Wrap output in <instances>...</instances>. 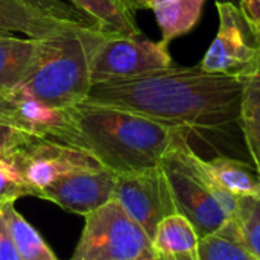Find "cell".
<instances>
[{"label": "cell", "instance_id": "6da1fadb", "mask_svg": "<svg viewBox=\"0 0 260 260\" xmlns=\"http://www.w3.org/2000/svg\"><path fill=\"white\" fill-rule=\"evenodd\" d=\"M245 79L198 66H172L129 79L93 84L84 102L136 113L171 128L209 139L239 126Z\"/></svg>", "mask_w": 260, "mask_h": 260}, {"label": "cell", "instance_id": "7a4b0ae2", "mask_svg": "<svg viewBox=\"0 0 260 260\" xmlns=\"http://www.w3.org/2000/svg\"><path fill=\"white\" fill-rule=\"evenodd\" d=\"M67 113V125L50 140L90 154L116 175L158 166L181 131L107 105L82 102Z\"/></svg>", "mask_w": 260, "mask_h": 260}, {"label": "cell", "instance_id": "3957f363", "mask_svg": "<svg viewBox=\"0 0 260 260\" xmlns=\"http://www.w3.org/2000/svg\"><path fill=\"white\" fill-rule=\"evenodd\" d=\"M99 35L104 34L70 27L41 38L30 69L8 93L29 96L61 110L82 104L91 88L90 55Z\"/></svg>", "mask_w": 260, "mask_h": 260}, {"label": "cell", "instance_id": "277c9868", "mask_svg": "<svg viewBox=\"0 0 260 260\" xmlns=\"http://www.w3.org/2000/svg\"><path fill=\"white\" fill-rule=\"evenodd\" d=\"M160 168L171 187L177 213L193 225L198 239L213 235L235 218L239 200L213 181L186 133H177Z\"/></svg>", "mask_w": 260, "mask_h": 260}, {"label": "cell", "instance_id": "5b68a950", "mask_svg": "<svg viewBox=\"0 0 260 260\" xmlns=\"http://www.w3.org/2000/svg\"><path fill=\"white\" fill-rule=\"evenodd\" d=\"M84 218L72 260H157L152 239L114 198Z\"/></svg>", "mask_w": 260, "mask_h": 260}, {"label": "cell", "instance_id": "8992f818", "mask_svg": "<svg viewBox=\"0 0 260 260\" xmlns=\"http://www.w3.org/2000/svg\"><path fill=\"white\" fill-rule=\"evenodd\" d=\"M175 66L168 43L139 37L99 35L91 47V85L111 79H129Z\"/></svg>", "mask_w": 260, "mask_h": 260}, {"label": "cell", "instance_id": "52a82bcc", "mask_svg": "<svg viewBox=\"0 0 260 260\" xmlns=\"http://www.w3.org/2000/svg\"><path fill=\"white\" fill-rule=\"evenodd\" d=\"M219 29L203 56L206 72L247 79L260 67V40L233 2L218 0Z\"/></svg>", "mask_w": 260, "mask_h": 260}, {"label": "cell", "instance_id": "ba28073f", "mask_svg": "<svg viewBox=\"0 0 260 260\" xmlns=\"http://www.w3.org/2000/svg\"><path fill=\"white\" fill-rule=\"evenodd\" d=\"M5 157L14 163L34 197L70 172L101 166L90 154L78 148L41 137H34Z\"/></svg>", "mask_w": 260, "mask_h": 260}, {"label": "cell", "instance_id": "9c48e42d", "mask_svg": "<svg viewBox=\"0 0 260 260\" xmlns=\"http://www.w3.org/2000/svg\"><path fill=\"white\" fill-rule=\"evenodd\" d=\"M122 209L152 239L158 224L177 213L168 180L160 168H151L116 178L114 197Z\"/></svg>", "mask_w": 260, "mask_h": 260}, {"label": "cell", "instance_id": "30bf717a", "mask_svg": "<svg viewBox=\"0 0 260 260\" xmlns=\"http://www.w3.org/2000/svg\"><path fill=\"white\" fill-rule=\"evenodd\" d=\"M116 178L117 175L104 166L81 169L58 178L37 197L85 216L113 200Z\"/></svg>", "mask_w": 260, "mask_h": 260}, {"label": "cell", "instance_id": "8fae6325", "mask_svg": "<svg viewBox=\"0 0 260 260\" xmlns=\"http://www.w3.org/2000/svg\"><path fill=\"white\" fill-rule=\"evenodd\" d=\"M203 161L213 181L229 195L238 200L260 195V175L253 163L227 155L203 158Z\"/></svg>", "mask_w": 260, "mask_h": 260}, {"label": "cell", "instance_id": "7c38bea8", "mask_svg": "<svg viewBox=\"0 0 260 260\" xmlns=\"http://www.w3.org/2000/svg\"><path fill=\"white\" fill-rule=\"evenodd\" d=\"M41 38L0 37V93L15 88L30 69Z\"/></svg>", "mask_w": 260, "mask_h": 260}, {"label": "cell", "instance_id": "4fadbf2b", "mask_svg": "<svg viewBox=\"0 0 260 260\" xmlns=\"http://www.w3.org/2000/svg\"><path fill=\"white\" fill-rule=\"evenodd\" d=\"M206 0H152L157 24L161 30V41L168 43L190 32L201 18Z\"/></svg>", "mask_w": 260, "mask_h": 260}, {"label": "cell", "instance_id": "5bb4252c", "mask_svg": "<svg viewBox=\"0 0 260 260\" xmlns=\"http://www.w3.org/2000/svg\"><path fill=\"white\" fill-rule=\"evenodd\" d=\"M17 107V125L37 137L53 139L69 122L67 110L53 108L29 96H14Z\"/></svg>", "mask_w": 260, "mask_h": 260}, {"label": "cell", "instance_id": "9a60e30c", "mask_svg": "<svg viewBox=\"0 0 260 260\" xmlns=\"http://www.w3.org/2000/svg\"><path fill=\"white\" fill-rule=\"evenodd\" d=\"M70 27L73 26L62 24L35 14L17 0H0V32H18L30 38H47Z\"/></svg>", "mask_w": 260, "mask_h": 260}, {"label": "cell", "instance_id": "2e32d148", "mask_svg": "<svg viewBox=\"0 0 260 260\" xmlns=\"http://www.w3.org/2000/svg\"><path fill=\"white\" fill-rule=\"evenodd\" d=\"M78 8L93 17L104 35L140 37L142 32L131 12L120 0H72Z\"/></svg>", "mask_w": 260, "mask_h": 260}, {"label": "cell", "instance_id": "e0dca14e", "mask_svg": "<svg viewBox=\"0 0 260 260\" xmlns=\"http://www.w3.org/2000/svg\"><path fill=\"white\" fill-rule=\"evenodd\" d=\"M0 212L3 213L21 260H58L40 233L17 212L14 201L3 203L0 206Z\"/></svg>", "mask_w": 260, "mask_h": 260}, {"label": "cell", "instance_id": "ac0fdd59", "mask_svg": "<svg viewBox=\"0 0 260 260\" xmlns=\"http://www.w3.org/2000/svg\"><path fill=\"white\" fill-rule=\"evenodd\" d=\"M198 235L193 225L180 213L165 218L152 238V245L160 256H175L186 253H197Z\"/></svg>", "mask_w": 260, "mask_h": 260}, {"label": "cell", "instance_id": "d6986e66", "mask_svg": "<svg viewBox=\"0 0 260 260\" xmlns=\"http://www.w3.org/2000/svg\"><path fill=\"white\" fill-rule=\"evenodd\" d=\"M198 260H257L247 248L235 218L213 235L198 241Z\"/></svg>", "mask_w": 260, "mask_h": 260}, {"label": "cell", "instance_id": "ffe728a7", "mask_svg": "<svg viewBox=\"0 0 260 260\" xmlns=\"http://www.w3.org/2000/svg\"><path fill=\"white\" fill-rule=\"evenodd\" d=\"M239 126L251 158L260 175V67L245 79Z\"/></svg>", "mask_w": 260, "mask_h": 260}, {"label": "cell", "instance_id": "44dd1931", "mask_svg": "<svg viewBox=\"0 0 260 260\" xmlns=\"http://www.w3.org/2000/svg\"><path fill=\"white\" fill-rule=\"evenodd\" d=\"M35 14L62 24L101 34L98 21L70 0H17Z\"/></svg>", "mask_w": 260, "mask_h": 260}, {"label": "cell", "instance_id": "7402d4cb", "mask_svg": "<svg viewBox=\"0 0 260 260\" xmlns=\"http://www.w3.org/2000/svg\"><path fill=\"white\" fill-rule=\"evenodd\" d=\"M235 221L250 253L260 260V195L241 198Z\"/></svg>", "mask_w": 260, "mask_h": 260}, {"label": "cell", "instance_id": "603a6c76", "mask_svg": "<svg viewBox=\"0 0 260 260\" xmlns=\"http://www.w3.org/2000/svg\"><path fill=\"white\" fill-rule=\"evenodd\" d=\"M24 195H30V190L21 180L17 168L8 157H0V206Z\"/></svg>", "mask_w": 260, "mask_h": 260}, {"label": "cell", "instance_id": "cb8c5ba5", "mask_svg": "<svg viewBox=\"0 0 260 260\" xmlns=\"http://www.w3.org/2000/svg\"><path fill=\"white\" fill-rule=\"evenodd\" d=\"M34 137L32 133L27 129L6 120H0V157L8 155L9 152L15 151L17 148L26 145Z\"/></svg>", "mask_w": 260, "mask_h": 260}, {"label": "cell", "instance_id": "d4e9b609", "mask_svg": "<svg viewBox=\"0 0 260 260\" xmlns=\"http://www.w3.org/2000/svg\"><path fill=\"white\" fill-rule=\"evenodd\" d=\"M0 260H21L2 212H0Z\"/></svg>", "mask_w": 260, "mask_h": 260}, {"label": "cell", "instance_id": "484cf974", "mask_svg": "<svg viewBox=\"0 0 260 260\" xmlns=\"http://www.w3.org/2000/svg\"><path fill=\"white\" fill-rule=\"evenodd\" d=\"M239 8L260 40V0H241Z\"/></svg>", "mask_w": 260, "mask_h": 260}, {"label": "cell", "instance_id": "4316f807", "mask_svg": "<svg viewBox=\"0 0 260 260\" xmlns=\"http://www.w3.org/2000/svg\"><path fill=\"white\" fill-rule=\"evenodd\" d=\"M0 120L12 122L17 125V107L9 93H0Z\"/></svg>", "mask_w": 260, "mask_h": 260}, {"label": "cell", "instance_id": "83f0119b", "mask_svg": "<svg viewBox=\"0 0 260 260\" xmlns=\"http://www.w3.org/2000/svg\"><path fill=\"white\" fill-rule=\"evenodd\" d=\"M131 12H136L139 9H149L152 0H120Z\"/></svg>", "mask_w": 260, "mask_h": 260}, {"label": "cell", "instance_id": "f1b7e54d", "mask_svg": "<svg viewBox=\"0 0 260 260\" xmlns=\"http://www.w3.org/2000/svg\"><path fill=\"white\" fill-rule=\"evenodd\" d=\"M157 260H198V256L197 253H186V254H175V256L157 254Z\"/></svg>", "mask_w": 260, "mask_h": 260}, {"label": "cell", "instance_id": "f546056e", "mask_svg": "<svg viewBox=\"0 0 260 260\" xmlns=\"http://www.w3.org/2000/svg\"><path fill=\"white\" fill-rule=\"evenodd\" d=\"M2 35H8V34H6V32H0V37H2Z\"/></svg>", "mask_w": 260, "mask_h": 260}, {"label": "cell", "instance_id": "4dcf8cb0", "mask_svg": "<svg viewBox=\"0 0 260 260\" xmlns=\"http://www.w3.org/2000/svg\"><path fill=\"white\" fill-rule=\"evenodd\" d=\"M70 2H72V0H70Z\"/></svg>", "mask_w": 260, "mask_h": 260}]
</instances>
